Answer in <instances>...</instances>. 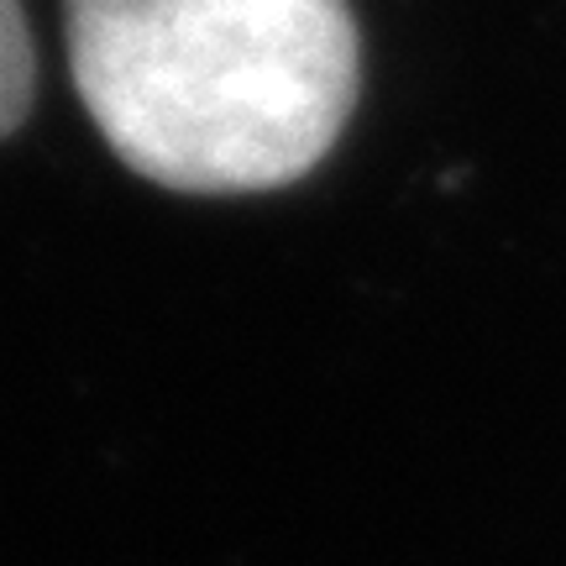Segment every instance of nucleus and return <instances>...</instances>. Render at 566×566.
I'll use <instances>...</instances> for the list:
<instances>
[{"mask_svg":"<svg viewBox=\"0 0 566 566\" xmlns=\"http://www.w3.org/2000/svg\"><path fill=\"white\" fill-rule=\"evenodd\" d=\"M38 95V48L21 0H0V137H11L32 116Z\"/></svg>","mask_w":566,"mask_h":566,"instance_id":"obj_2","label":"nucleus"},{"mask_svg":"<svg viewBox=\"0 0 566 566\" xmlns=\"http://www.w3.org/2000/svg\"><path fill=\"white\" fill-rule=\"evenodd\" d=\"M90 122L142 179L263 195L352 122L363 48L346 0H63Z\"/></svg>","mask_w":566,"mask_h":566,"instance_id":"obj_1","label":"nucleus"}]
</instances>
